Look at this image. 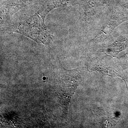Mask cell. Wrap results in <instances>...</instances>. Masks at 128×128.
Listing matches in <instances>:
<instances>
[{"label": "cell", "instance_id": "6da1fadb", "mask_svg": "<svg viewBox=\"0 0 128 128\" xmlns=\"http://www.w3.org/2000/svg\"><path fill=\"white\" fill-rule=\"evenodd\" d=\"M5 30L22 34L38 44H48L52 39L44 20L37 12L25 21L12 24Z\"/></svg>", "mask_w": 128, "mask_h": 128}, {"label": "cell", "instance_id": "7a4b0ae2", "mask_svg": "<svg viewBox=\"0 0 128 128\" xmlns=\"http://www.w3.org/2000/svg\"><path fill=\"white\" fill-rule=\"evenodd\" d=\"M35 0H10L2 6L1 9L2 22L9 20L20 9L30 5Z\"/></svg>", "mask_w": 128, "mask_h": 128}, {"label": "cell", "instance_id": "3957f363", "mask_svg": "<svg viewBox=\"0 0 128 128\" xmlns=\"http://www.w3.org/2000/svg\"><path fill=\"white\" fill-rule=\"evenodd\" d=\"M123 6L128 9V2L126 3V4H124L123 5Z\"/></svg>", "mask_w": 128, "mask_h": 128}]
</instances>
